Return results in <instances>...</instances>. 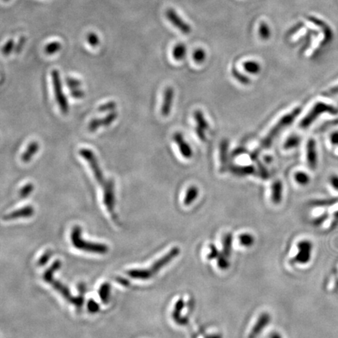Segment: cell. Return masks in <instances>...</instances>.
<instances>
[{"label": "cell", "instance_id": "obj_57", "mask_svg": "<svg viewBox=\"0 0 338 338\" xmlns=\"http://www.w3.org/2000/svg\"><path fill=\"white\" fill-rule=\"evenodd\" d=\"M331 124H338V118H337L336 120H334Z\"/></svg>", "mask_w": 338, "mask_h": 338}, {"label": "cell", "instance_id": "obj_45", "mask_svg": "<svg viewBox=\"0 0 338 338\" xmlns=\"http://www.w3.org/2000/svg\"><path fill=\"white\" fill-rule=\"evenodd\" d=\"M71 95H72V97L76 98V99H82L85 96V92L82 89L77 88V89L71 90Z\"/></svg>", "mask_w": 338, "mask_h": 338}, {"label": "cell", "instance_id": "obj_49", "mask_svg": "<svg viewBox=\"0 0 338 338\" xmlns=\"http://www.w3.org/2000/svg\"><path fill=\"white\" fill-rule=\"evenodd\" d=\"M210 249V254L208 255V259H217L218 255H220L219 252H218V250H217V248H216L214 245H211Z\"/></svg>", "mask_w": 338, "mask_h": 338}, {"label": "cell", "instance_id": "obj_53", "mask_svg": "<svg viewBox=\"0 0 338 338\" xmlns=\"http://www.w3.org/2000/svg\"><path fill=\"white\" fill-rule=\"evenodd\" d=\"M116 280L118 283H120V284H122V285L126 286V287L127 286L129 285V282H128V280H127L126 279H124V278L118 277V278H116Z\"/></svg>", "mask_w": 338, "mask_h": 338}, {"label": "cell", "instance_id": "obj_56", "mask_svg": "<svg viewBox=\"0 0 338 338\" xmlns=\"http://www.w3.org/2000/svg\"><path fill=\"white\" fill-rule=\"evenodd\" d=\"M207 338H222V337H221L220 335H218V334H214V335L208 337Z\"/></svg>", "mask_w": 338, "mask_h": 338}, {"label": "cell", "instance_id": "obj_27", "mask_svg": "<svg viewBox=\"0 0 338 338\" xmlns=\"http://www.w3.org/2000/svg\"><path fill=\"white\" fill-rule=\"evenodd\" d=\"M243 67L246 72L251 74H258L261 71V66L258 62L248 61L243 63Z\"/></svg>", "mask_w": 338, "mask_h": 338}, {"label": "cell", "instance_id": "obj_51", "mask_svg": "<svg viewBox=\"0 0 338 338\" xmlns=\"http://www.w3.org/2000/svg\"><path fill=\"white\" fill-rule=\"evenodd\" d=\"M196 133L198 135V137L200 138L201 141L206 140L205 133H204V131L200 127L197 126L195 128Z\"/></svg>", "mask_w": 338, "mask_h": 338}, {"label": "cell", "instance_id": "obj_26", "mask_svg": "<svg viewBox=\"0 0 338 338\" xmlns=\"http://www.w3.org/2000/svg\"><path fill=\"white\" fill-rule=\"evenodd\" d=\"M185 53H186V48L184 44L179 43L174 46L173 50H172V56H173L174 59L176 60V61H181V60L184 59Z\"/></svg>", "mask_w": 338, "mask_h": 338}, {"label": "cell", "instance_id": "obj_47", "mask_svg": "<svg viewBox=\"0 0 338 338\" xmlns=\"http://www.w3.org/2000/svg\"><path fill=\"white\" fill-rule=\"evenodd\" d=\"M329 182H330V185L332 186L333 189L338 191V175L334 174V175H330Z\"/></svg>", "mask_w": 338, "mask_h": 338}, {"label": "cell", "instance_id": "obj_6", "mask_svg": "<svg viewBox=\"0 0 338 338\" xmlns=\"http://www.w3.org/2000/svg\"><path fill=\"white\" fill-rule=\"evenodd\" d=\"M78 153L82 158L85 159L87 161L98 184L104 185L106 181L104 180V174H103L102 170L100 169V165L98 163L96 155L94 154L93 152L90 149L87 148L80 149Z\"/></svg>", "mask_w": 338, "mask_h": 338}, {"label": "cell", "instance_id": "obj_31", "mask_svg": "<svg viewBox=\"0 0 338 338\" xmlns=\"http://www.w3.org/2000/svg\"><path fill=\"white\" fill-rule=\"evenodd\" d=\"M61 49V44L59 42H52L49 43L45 47V52L49 55H52L54 53L60 51V49Z\"/></svg>", "mask_w": 338, "mask_h": 338}, {"label": "cell", "instance_id": "obj_19", "mask_svg": "<svg viewBox=\"0 0 338 338\" xmlns=\"http://www.w3.org/2000/svg\"><path fill=\"white\" fill-rule=\"evenodd\" d=\"M282 198H283V184L279 180H277L272 185V200L274 204H278L281 202Z\"/></svg>", "mask_w": 338, "mask_h": 338}, {"label": "cell", "instance_id": "obj_15", "mask_svg": "<svg viewBox=\"0 0 338 338\" xmlns=\"http://www.w3.org/2000/svg\"><path fill=\"white\" fill-rule=\"evenodd\" d=\"M173 140L177 144L180 149V153L186 159L191 158L193 156V151L190 145L185 142L183 137V135L180 133H176L173 135Z\"/></svg>", "mask_w": 338, "mask_h": 338}, {"label": "cell", "instance_id": "obj_3", "mask_svg": "<svg viewBox=\"0 0 338 338\" xmlns=\"http://www.w3.org/2000/svg\"><path fill=\"white\" fill-rule=\"evenodd\" d=\"M301 113V108H297L293 109L292 112L289 114H286L284 116L282 117L277 124L270 129L268 134L265 136V138L261 140L260 145H259V151L262 150V149L268 148L271 146L274 138L279 134L280 131L283 130V128L288 126L289 124L293 123V120L299 115Z\"/></svg>", "mask_w": 338, "mask_h": 338}, {"label": "cell", "instance_id": "obj_50", "mask_svg": "<svg viewBox=\"0 0 338 338\" xmlns=\"http://www.w3.org/2000/svg\"><path fill=\"white\" fill-rule=\"evenodd\" d=\"M330 141L331 145L335 146V147H338V131L334 132V133L330 134Z\"/></svg>", "mask_w": 338, "mask_h": 338}, {"label": "cell", "instance_id": "obj_24", "mask_svg": "<svg viewBox=\"0 0 338 338\" xmlns=\"http://www.w3.org/2000/svg\"><path fill=\"white\" fill-rule=\"evenodd\" d=\"M110 284L109 283H104L100 286L99 289V295L103 303L108 304L110 297Z\"/></svg>", "mask_w": 338, "mask_h": 338}, {"label": "cell", "instance_id": "obj_7", "mask_svg": "<svg viewBox=\"0 0 338 338\" xmlns=\"http://www.w3.org/2000/svg\"><path fill=\"white\" fill-rule=\"evenodd\" d=\"M49 283H50L54 290H56L58 293H61L64 297V299L67 300V302H71L77 307H82L84 302L83 294H80L78 297H74L72 295L69 290L67 289V287L54 279H51Z\"/></svg>", "mask_w": 338, "mask_h": 338}, {"label": "cell", "instance_id": "obj_23", "mask_svg": "<svg viewBox=\"0 0 338 338\" xmlns=\"http://www.w3.org/2000/svg\"><path fill=\"white\" fill-rule=\"evenodd\" d=\"M255 168L251 165H245V166H232L231 171L232 173L237 175H251L255 172Z\"/></svg>", "mask_w": 338, "mask_h": 338}, {"label": "cell", "instance_id": "obj_4", "mask_svg": "<svg viewBox=\"0 0 338 338\" xmlns=\"http://www.w3.org/2000/svg\"><path fill=\"white\" fill-rule=\"evenodd\" d=\"M338 113V109L331 104L324 102H317L312 107L308 114L304 117L302 122L300 123V128H306L309 127L310 124L314 123L316 120V118L321 114H337Z\"/></svg>", "mask_w": 338, "mask_h": 338}, {"label": "cell", "instance_id": "obj_37", "mask_svg": "<svg viewBox=\"0 0 338 338\" xmlns=\"http://www.w3.org/2000/svg\"><path fill=\"white\" fill-rule=\"evenodd\" d=\"M34 190V185L32 184H28L24 185L21 190L19 192L20 198H26L32 193Z\"/></svg>", "mask_w": 338, "mask_h": 338}, {"label": "cell", "instance_id": "obj_41", "mask_svg": "<svg viewBox=\"0 0 338 338\" xmlns=\"http://www.w3.org/2000/svg\"><path fill=\"white\" fill-rule=\"evenodd\" d=\"M15 48V41L13 39H10L6 42L4 46L2 47V53L3 55L8 56L12 53L13 49Z\"/></svg>", "mask_w": 338, "mask_h": 338}, {"label": "cell", "instance_id": "obj_33", "mask_svg": "<svg viewBox=\"0 0 338 338\" xmlns=\"http://www.w3.org/2000/svg\"><path fill=\"white\" fill-rule=\"evenodd\" d=\"M294 179H295L297 184H300V185H305L309 184V176L303 171H297L294 175Z\"/></svg>", "mask_w": 338, "mask_h": 338}, {"label": "cell", "instance_id": "obj_38", "mask_svg": "<svg viewBox=\"0 0 338 338\" xmlns=\"http://www.w3.org/2000/svg\"><path fill=\"white\" fill-rule=\"evenodd\" d=\"M102 127V124H101V118H94L92 120L90 121V123H89V125H88V129L91 133H94L97 130L98 128Z\"/></svg>", "mask_w": 338, "mask_h": 338}, {"label": "cell", "instance_id": "obj_58", "mask_svg": "<svg viewBox=\"0 0 338 338\" xmlns=\"http://www.w3.org/2000/svg\"><path fill=\"white\" fill-rule=\"evenodd\" d=\"M5 1H8V0H5Z\"/></svg>", "mask_w": 338, "mask_h": 338}, {"label": "cell", "instance_id": "obj_52", "mask_svg": "<svg viewBox=\"0 0 338 338\" xmlns=\"http://www.w3.org/2000/svg\"><path fill=\"white\" fill-rule=\"evenodd\" d=\"M338 84L336 86H334V87L331 88L330 90H328L327 92H325V96H334V95H338Z\"/></svg>", "mask_w": 338, "mask_h": 338}, {"label": "cell", "instance_id": "obj_22", "mask_svg": "<svg viewBox=\"0 0 338 338\" xmlns=\"http://www.w3.org/2000/svg\"><path fill=\"white\" fill-rule=\"evenodd\" d=\"M61 261L60 260H57L53 263V265L49 267V269H47L45 273L43 274V279L46 283H49L51 279H53V274L61 267Z\"/></svg>", "mask_w": 338, "mask_h": 338}, {"label": "cell", "instance_id": "obj_21", "mask_svg": "<svg viewBox=\"0 0 338 338\" xmlns=\"http://www.w3.org/2000/svg\"><path fill=\"white\" fill-rule=\"evenodd\" d=\"M198 194H199V190H198V188L194 185L190 186L185 193V198H184V204L185 206L190 205L198 198Z\"/></svg>", "mask_w": 338, "mask_h": 338}, {"label": "cell", "instance_id": "obj_55", "mask_svg": "<svg viewBox=\"0 0 338 338\" xmlns=\"http://www.w3.org/2000/svg\"><path fill=\"white\" fill-rule=\"evenodd\" d=\"M269 338H282V337L278 333H273V334H270Z\"/></svg>", "mask_w": 338, "mask_h": 338}, {"label": "cell", "instance_id": "obj_28", "mask_svg": "<svg viewBox=\"0 0 338 338\" xmlns=\"http://www.w3.org/2000/svg\"><path fill=\"white\" fill-rule=\"evenodd\" d=\"M232 236L230 233H227L223 239V255L230 257L232 249Z\"/></svg>", "mask_w": 338, "mask_h": 338}, {"label": "cell", "instance_id": "obj_2", "mask_svg": "<svg viewBox=\"0 0 338 338\" xmlns=\"http://www.w3.org/2000/svg\"><path fill=\"white\" fill-rule=\"evenodd\" d=\"M71 240L72 245L76 248L86 252L105 255L108 252V246L104 244L99 243L89 242L84 241L82 236V229L78 226L74 227L71 234Z\"/></svg>", "mask_w": 338, "mask_h": 338}, {"label": "cell", "instance_id": "obj_34", "mask_svg": "<svg viewBox=\"0 0 338 338\" xmlns=\"http://www.w3.org/2000/svg\"><path fill=\"white\" fill-rule=\"evenodd\" d=\"M300 142H301V138L299 137H297V136H293V137H289L286 140L285 143H284V149L286 150H289V149L293 148V147H296L299 145Z\"/></svg>", "mask_w": 338, "mask_h": 338}, {"label": "cell", "instance_id": "obj_1", "mask_svg": "<svg viewBox=\"0 0 338 338\" xmlns=\"http://www.w3.org/2000/svg\"><path fill=\"white\" fill-rule=\"evenodd\" d=\"M180 254V247L174 246L166 253L164 256L161 257L157 261L154 263L151 268L146 269H131L127 271V275L131 278L137 279H148L157 274L164 267L169 265L173 259H175Z\"/></svg>", "mask_w": 338, "mask_h": 338}, {"label": "cell", "instance_id": "obj_40", "mask_svg": "<svg viewBox=\"0 0 338 338\" xmlns=\"http://www.w3.org/2000/svg\"><path fill=\"white\" fill-rule=\"evenodd\" d=\"M193 58L197 63H202L206 58L205 52L202 49H198L193 54Z\"/></svg>", "mask_w": 338, "mask_h": 338}, {"label": "cell", "instance_id": "obj_17", "mask_svg": "<svg viewBox=\"0 0 338 338\" xmlns=\"http://www.w3.org/2000/svg\"><path fill=\"white\" fill-rule=\"evenodd\" d=\"M39 144L36 141H32L31 143H29V146L27 147L26 151L21 155V161L24 163H28L31 161L34 155L39 151Z\"/></svg>", "mask_w": 338, "mask_h": 338}, {"label": "cell", "instance_id": "obj_9", "mask_svg": "<svg viewBox=\"0 0 338 338\" xmlns=\"http://www.w3.org/2000/svg\"><path fill=\"white\" fill-rule=\"evenodd\" d=\"M298 252L294 258V261L299 264H307L311 260L312 244L309 241H302L297 245Z\"/></svg>", "mask_w": 338, "mask_h": 338}, {"label": "cell", "instance_id": "obj_32", "mask_svg": "<svg viewBox=\"0 0 338 338\" xmlns=\"http://www.w3.org/2000/svg\"><path fill=\"white\" fill-rule=\"evenodd\" d=\"M117 118H118V113H117L116 111H114V110L112 112L109 113L107 116L101 118V124H102V126H109V125H110V124L114 123V121L116 120Z\"/></svg>", "mask_w": 338, "mask_h": 338}, {"label": "cell", "instance_id": "obj_36", "mask_svg": "<svg viewBox=\"0 0 338 338\" xmlns=\"http://www.w3.org/2000/svg\"><path fill=\"white\" fill-rule=\"evenodd\" d=\"M232 76L241 83L244 84V85H248L250 83V80H249L248 77L244 76L243 74L237 71L235 67L232 69Z\"/></svg>", "mask_w": 338, "mask_h": 338}, {"label": "cell", "instance_id": "obj_11", "mask_svg": "<svg viewBox=\"0 0 338 338\" xmlns=\"http://www.w3.org/2000/svg\"><path fill=\"white\" fill-rule=\"evenodd\" d=\"M270 321H271V316L269 313L264 312V313L261 314L251 329V332L248 335V338H258L261 334V331L270 323Z\"/></svg>", "mask_w": 338, "mask_h": 338}, {"label": "cell", "instance_id": "obj_16", "mask_svg": "<svg viewBox=\"0 0 338 338\" xmlns=\"http://www.w3.org/2000/svg\"><path fill=\"white\" fill-rule=\"evenodd\" d=\"M307 20L313 23L314 25H316V26L319 27V28H320L321 30H322L324 34L323 44L330 43V42L332 40V30L330 29V27L328 26V25H326V23L323 21L322 20H320V19L316 18L315 16H308V17H307Z\"/></svg>", "mask_w": 338, "mask_h": 338}, {"label": "cell", "instance_id": "obj_25", "mask_svg": "<svg viewBox=\"0 0 338 338\" xmlns=\"http://www.w3.org/2000/svg\"><path fill=\"white\" fill-rule=\"evenodd\" d=\"M194 116L198 126L200 127L203 130H208L209 128V124H208V122L205 120L203 113L200 110H195Z\"/></svg>", "mask_w": 338, "mask_h": 338}, {"label": "cell", "instance_id": "obj_48", "mask_svg": "<svg viewBox=\"0 0 338 338\" xmlns=\"http://www.w3.org/2000/svg\"><path fill=\"white\" fill-rule=\"evenodd\" d=\"M27 39L25 37H21V39H19L18 43L16 45V48H15V53H18L22 50L23 47L25 46V43H26Z\"/></svg>", "mask_w": 338, "mask_h": 338}, {"label": "cell", "instance_id": "obj_10", "mask_svg": "<svg viewBox=\"0 0 338 338\" xmlns=\"http://www.w3.org/2000/svg\"><path fill=\"white\" fill-rule=\"evenodd\" d=\"M166 16L169 19V21L175 27L177 28L182 33L185 35H188L191 32V28L190 25L186 24L183 19L177 15V13L174 11L173 9H168L166 11Z\"/></svg>", "mask_w": 338, "mask_h": 338}, {"label": "cell", "instance_id": "obj_14", "mask_svg": "<svg viewBox=\"0 0 338 338\" xmlns=\"http://www.w3.org/2000/svg\"><path fill=\"white\" fill-rule=\"evenodd\" d=\"M306 154H307V165L311 170H315L317 166V151H316V141L313 138H310L307 141L306 146Z\"/></svg>", "mask_w": 338, "mask_h": 338}, {"label": "cell", "instance_id": "obj_8", "mask_svg": "<svg viewBox=\"0 0 338 338\" xmlns=\"http://www.w3.org/2000/svg\"><path fill=\"white\" fill-rule=\"evenodd\" d=\"M104 203L110 214L114 215L115 195H114V182L111 179L107 180L104 184Z\"/></svg>", "mask_w": 338, "mask_h": 338}, {"label": "cell", "instance_id": "obj_13", "mask_svg": "<svg viewBox=\"0 0 338 338\" xmlns=\"http://www.w3.org/2000/svg\"><path fill=\"white\" fill-rule=\"evenodd\" d=\"M34 213H35L34 208H33L32 206L29 205L24 207V208H20V209H17V210L14 211V212L3 216L2 218L6 221H11L15 220V219H17V218H30V217L33 216Z\"/></svg>", "mask_w": 338, "mask_h": 338}, {"label": "cell", "instance_id": "obj_42", "mask_svg": "<svg viewBox=\"0 0 338 338\" xmlns=\"http://www.w3.org/2000/svg\"><path fill=\"white\" fill-rule=\"evenodd\" d=\"M87 41L91 46L96 47L99 45L100 40L96 33L90 32L87 35Z\"/></svg>", "mask_w": 338, "mask_h": 338}, {"label": "cell", "instance_id": "obj_35", "mask_svg": "<svg viewBox=\"0 0 338 338\" xmlns=\"http://www.w3.org/2000/svg\"><path fill=\"white\" fill-rule=\"evenodd\" d=\"M117 108V104L115 101H109V102L104 104L98 108V110L100 112H112Z\"/></svg>", "mask_w": 338, "mask_h": 338}, {"label": "cell", "instance_id": "obj_29", "mask_svg": "<svg viewBox=\"0 0 338 338\" xmlns=\"http://www.w3.org/2000/svg\"><path fill=\"white\" fill-rule=\"evenodd\" d=\"M259 35L263 40H268L271 36V30L266 23L261 22L259 27Z\"/></svg>", "mask_w": 338, "mask_h": 338}, {"label": "cell", "instance_id": "obj_18", "mask_svg": "<svg viewBox=\"0 0 338 338\" xmlns=\"http://www.w3.org/2000/svg\"><path fill=\"white\" fill-rule=\"evenodd\" d=\"M229 142L224 139L219 146V158H220V172L226 171L227 167V154H228Z\"/></svg>", "mask_w": 338, "mask_h": 338}, {"label": "cell", "instance_id": "obj_30", "mask_svg": "<svg viewBox=\"0 0 338 338\" xmlns=\"http://www.w3.org/2000/svg\"><path fill=\"white\" fill-rule=\"evenodd\" d=\"M239 241L242 246H251L255 242V238L252 235L244 233V234H241V236H239Z\"/></svg>", "mask_w": 338, "mask_h": 338}, {"label": "cell", "instance_id": "obj_44", "mask_svg": "<svg viewBox=\"0 0 338 338\" xmlns=\"http://www.w3.org/2000/svg\"><path fill=\"white\" fill-rule=\"evenodd\" d=\"M87 308L90 313H96L100 311V306L94 300L90 299L87 304Z\"/></svg>", "mask_w": 338, "mask_h": 338}, {"label": "cell", "instance_id": "obj_46", "mask_svg": "<svg viewBox=\"0 0 338 338\" xmlns=\"http://www.w3.org/2000/svg\"><path fill=\"white\" fill-rule=\"evenodd\" d=\"M52 256V252L51 251H46V252L44 254V255H42L41 258L39 259V261H38V263H39V265H44L46 264L47 261H49V259H50V258H51Z\"/></svg>", "mask_w": 338, "mask_h": 338}, {"label": "cell", "instance_id": "obj_54", "mask_svg": "<svg viewBox=\"0 0 338 338\" xmlns=\"http://www.w3.org/2000/svg\"><path fill=\"white\" fill-rule=\"evenodd\" d=\"M304 26V24L303 23H300V24H298V25H297V26L293 27V29L291 30L290 31H292V32L290 33V34H293V32H295V31H297L298 29H302Z\"/></svg>", "mask_w": 338, "mask_h": 338}, {"label": "cell", "instance_id": "obj_39", "mask_svg": "<svg viewBox=\"0 0 338 338\" xmlns=\"http://www.w3.org/2000/svg\"><path fill=\"white\" fill-rule=\"evenodd\" d=\"M65 82L67 87L71 89V90L77 89V88H79L80 86H82V82H81V81H79L78 79H76V78H74V77H67Z\"/></svg>", "mask_w": 338, "mask_h": 338}, {"label": "cell", "instance_id": "obj_12", "mask_svg": "<svg viewBox=\"0 0 338 338\" xmlns=\"http://www.w3.org/2000/svg\"><path fill=\"white\" fill-rule=\"evenodd\" d=\"M173 99L174 90L172 87L169 86L165 89L164 92L163 103L161 108V114L162 116L168 117L171 113Z\"/></svg>", "mask_w": 338, "mask_h": 338}, {"label": "cell", "instance_id": "obj_20", "mask_svg": "<svg viewBox=\"0 0 338 338\" xmlns=\"http://www.w3.org/2000/svg\"><path fill=\"white\" fill-rule=\"evenodd\" d=\"M184 307V300L180 299L175 305V308H174L173 312H172V317L175 322L177 323L179 325H185L187 323L188 320L185 318L181 316V311Z\"/></svg>", "mask_w": 338, "mask_h": 338}, {"label": "cell", "instance_id": "obj_5", "mask_svg": "<svg viewBox=\"0 0 338 338\" xmlns=\"http://www.w3.org/2000/svg\"><path fill=\"white\" fill-rule=\"evenodd\" d=\"M52 81H53V90H54V95H55L56 100H57L58 106L61 110L63 114H66L68 112V103H67V98L63 93V89H62L61 80L60 76V72L57 69H54L51 72Z\"/></svg>", "mask_w": 338, "mask_h": 338}, {"label": "cell", "instance_id": "obj_43", "mask_svg": "<svg viewBox=\"0 0 338 338\" xmlns=\"http://www.w3.org/2000/svg\"><path fill=\"white\" fill-rule=\"evenodd\" d=\"M218 266L220 267L222 269H226L228 268L229 265H230V263L228 261V257H226V255H223V254H220L218 255Z\"/></svg>", "mask_w": 338, "mask_h": 338}]
</instances>
